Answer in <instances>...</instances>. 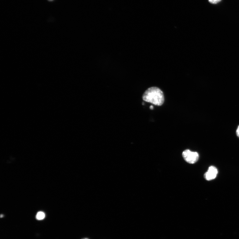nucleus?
Segmentation results:
<instances>
[{
    "mask_svg": "<svg viewBox=\"0 0 239 239\" xmlns=\"http://www.w3.org/2000/svg\"><path fill=\"white\" fill-rule=\"evenodd\" d=\"M142 98L144 101L159 106H162L165 101L163 92L156 87L148 89L144 93Z\"/></svg>",
    "mask_w": 239,
    "mask_h": 239,
    "instance_id": "f257e3e1",
    "label": "nucleus"
},
{
    "mask_svg": "<svg viewBox=\"0 0 239 239\" xmlns=\"http://www.w3.org/2000/svg\"><path fill=\"white\" fill-rule=\"evenodd\" d=\"M182 156L185 160L190 164H195L199 159V155L197 152H193L189 149L183 151Z\"/></svg>",
    "mask_w": 239,
    "mask_h": 239,
    "instance_id": "f03ea898",
    "label": "nucleus"
},
{
    "mask_svg": "<svg viewBox=\"0 0 239 239\" xmlns=\"http://www.w3.org/2000/svg\"><path fill=\"white\" fill-rule=\"evenodd\" d=\"M218 173L217 168L214 166H211L204 175L205 179L208 181L211 180L216 178Z\"/></svg>",
    "mask_w": 239,
    "mask_h": 239,
    "instance_id": "7ed1b4c3",
    "label": "nucleus"
},
{
    "mask_svg": "<svg viewBox=\"0 0 239 239\" xmlns=\"http://www.w3.org/2000/svg\"><path fill=\"white\" fill-rule=\"evenodd\" d=\"M45 217V213L42 212H38L36 215V218L39 220L43 219Z\"/></svg>",
    "mask_w": 239,
    "mask_h": 239,
    "instance_id": "20e7f679",
    "label": "nucleus"
},
{
    "mask_svg": "<svg viewBox=\"0 0 239 239\" xmlns=\"http://www.w3.org/2000/svg\"><path fill=\"white\" fill-rule=\"evenodd\" d=\"M221 0H208L210 3L213 4H216L220 3Z\"/></svg>",
    "mask_w": 239,
    "mask_h": 239,
    "instance_id": "39448f33",
    "label": "nucleus"
},
{
    "mask_svg": "<svg viewBox=\"0 0 239 239\" xmlns=\"http://www.w3.org/2000/svg\"><path fill=\"white\" fill-rule=\"evenodd\" d=\"M236 135L239 138V125L238 126L236 131Z\"/></svg>",
    "mask_w": 239,
    "mask_h": 239,
    "instance_id": "423d86ee",
    "label": "nucleus"
},
{
    "mask_svg": "<svg viewBox=\"0 0 239 239\" xmlns=\"http://www.w3.org/2000/svg\"><path fill=\"white\" fill-rule=\"evenodd\" d=\"M150 108L151 109H152H152H153L154 107H153V106H150Z\"/></svg>",
    "mask_w": 239,
    "mask_h": 239,
    "instance_id": "0eeeda50",
    "label": "nucleus"
},
{
    "mask_svg": "<svg viewBox=\"0 0 239 239\" xmlns=\"http://www.w3.org/2000/svg\"><path fill=\"white\" fill-rule=\"evenodd\" d=\"M81 239H90L88 238H86V237H85V238H83Z\"/></svg>",
    "mask_w": 239,
    "mask_h": 239,
    "instance_id": "6e6552de",
    "label": "nucleus"
},
{
    "mask_svg": "<svg viewBox=\"0 0 239 239\" xmlns=\"http://www.w3.org/2000/svg\"><path fill=\"white\" fill-rule=\"evenodd\" d=\"M49 1H53V0H49Z\"/></svg>",
    "mask_w": 239,
    "mask_h": 239,
    "instance_id": "1a4fd4ad",
    "label": "nucleus"
}]
</instances>
